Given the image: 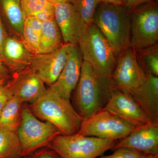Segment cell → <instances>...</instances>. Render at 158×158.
Segmentation results:
<instances>
[{
	"mask_svg": "<svg viewBox=\"0 0 158 158\" xmlns=\"http://www.w3.org/2000/svg\"><path fill=\"white\" fill-rule=\"evenodd\" d=\"M76 88V111L84 119L104 109L116 89L112 77L101 75L84 60Z\"/></svg>",
	"mask_w": 158,
	"mask_h": 158,
	"instance_id": "6da1fadb",
	"label": "cell"
},
{
	"mask_svg": "<svg viewBox=\"0 0 158 158\" xmlns=\"http://www.w3.org/2000/svg\"><path fill=\"white\" fill-rule=\"evenodd\" d=\"M28 105L32 113L42 121L55 126L63 135H72L80 131L84 118L70 100L65 99L48 88L44 94Z\"/></svg>",
	"mask_w": 158,
	"mask_h": 158,
	"instance_id": "7a4b0ae2",
	"label": "cell"
},
{
	"mask_svg": "<svg viewBox=\"0 0 158 158\" xmlns=\"http://www.w3.org/2000/svg\"><path fill=\"white\" fill-rule=\"evenodd\" d=\"M118 57L131 46V11L123 5L101 2L94 19Z\"/></svg>",
	"mask_w": 158,
	"mask_h": 158,
	"instance_id": "3957f363",
	"label": "cell"
},
{
	"mask_svg": "<svg viewBox=\"0 0 158 158\" xmlns=\"http://www.w3.org/2000/svg\"><path fill=\"white\" fill-rule=\"evenodd\" d=\"M78 46L84 61L101 75L112 77L118 57L95 24L88 25Z\"/></svg>",
	"mask_w": 158,
	"mask_h": 158,
	"instance_id": "277c9868",
	"label": "cell"
},
{
	"mask_svg": "<svg viewBox=\"0 0 158 158\" xmlns=\"http://www.w3.org/2000/svg\"><path fill=\"white\" fill-rule=\"evenodd\" d=\"M16 133L21 144L23 157L39 148L48 147L55 137L62 135L50 123L37 118L26 103L23 105L21 122Z\"/></svg>",
	"mask_w": 158,
	"mask_h": 158,
	"instance_id": "5b68a950",
	"label": "cell"
},
{
	"mask_svg": "<svg viewBox=\"0 0 158 158\" xmlns=\"http://www.w3.org/2000/svg\"><path fill=\"white\" fill-rule=\"evenodd\" d=\"M117 142L77 133L59 135L48 147L56 152L61 158H97L113 149Z\"/></svg>",
	"mask_w": 158,
	"mask_h": 158,
	"instance_id": "8992f818",
	"label": "cell"
},
{
	"mask_svg": "<svg viewBox=\"0 0 158 158\" xmlns=\"http://www.w3.org/2000/svg\"><path fill=\"white\" fill-rule=\"evenodd\" d=\"M154 3L131 11V46L136 50L157 44L158 9Z\"/></svg>",
	"mask_w": 158,
	"mask_h": 158,
	"instance_id": "52a82bcc",
	"label": "cell"
},
{
	"mask_svg": "<svg viewBox=\"0 0 158 158\" xmlns=\"http://www.w3.org/2000/svg\"><path fill=\"white\" fill-rule=\"evenodd\" d=\"M138 127L107 110H101L82 121L79 134L109 140H121Z\"/></svg>",
	"mask_w": 158,
	"mask_h": 158,
	"instance_id": "ba28073f",
	"label": "cell"
},
{
	"mask_svg": "<svg viewBox=\"0 0 158 158\" xmlns=\"http://www.w3.org/2000/svg\"><path fill=\"white\" fill-rule=\"evenodd\" d=\"M112 78L116 89L129 93L145 82L147 74L135 48L130 47L118 55Z\"/></svg>",
	"mask_w": 158,
	"mask_h": 158,
	"instance_id": "9c48e42d",
	"label": "cell"
},
{
	"mask_svg": "<svg viewBox=\"0 0 158 158\" xmlns=\"http://www.w3.org/2000/svg\"><path fill=\"white\" fill-rule=\"evenodd\" d=\"M5 86L12 96L31 104L46 92L45 84L31 66L12 73Z\"/></svg>",
	"mask_w": 158,
	"mask_h": 158,
	"instance_id": "30bf717a",
	"label": "cell"
},
{
	"mask_svg": "<svg viewBox=\"0 0 158 158\" xmlns=\"http://www.w3.org/2000/svg\"><path fill=\"white\" fill-rule=\"evenodd\" d=\"M103 110L136 127L152 123L131 94L115 89Z\"/></svg>",
	"mask_w": 158,
	"mask_h": 158,
	"instance_id": "8fae6325",
	"label": "cell"
},
{
	"mask_svg": "<svg viewBox=\"0 0 158 158\" xmlns=\"http://www.w3.org/2000/svg\"><path fill=\"white\" fill-rule=\"evenodd\" d=\"M83 62L78 46L70 44L65 65L56 81L49 86L48 89L70 100L80 79Z\"/></svg>",
	"mask_w": 158,
	"mask_h": 158,
	"instance_id": "7c38bea8",
	"label": "cell"
},
{
	"mask_svg": "<svg viewBox=\"0 0 158 158\" xmlns=\"http://www.w3.org/2000/svg\"><path fill=\"white\" fill-rule=\"evenodd\" d=\"M71 44L64 43L56 50L33 55L31 66L48 86L56 82L64 67Z\"/></svg>",
	"mask_w": 158,
	"mask_h": 158,
	"instance_id": "4fadbf2b",
	"label": "cell"
},
{
	"mask_svg": "<svg viewBox=\"0 0 158 158\" xmlns=\"http://www.w3.org/2000/svg\"><path fill=\"white\" fill-rule=\"evenodd\" d=\"M55 18L65 43L78 45L88 25L70 3L54 5Z\"/></svg>",
	"mask_w": 158,
	"mask_h": 158,
	"instance_id": "5bb4252c",
	"label": "cell"
},
{
	"mask_svg": "<svg viewBox=\"0 0 158 158\" xmlns=\"http://www.w3.org/2000/svg\"><path fill=\"white\" fill-rule=\"evenodd\" d=\"M125 148L143 154L158 155V123H151L134 131L115 144L113 149Z\"/></svg>",
	"mask_w": 158,
	"mask_h": 158,
	"instance_id": "9a60e30c",
	"label": "cell"
},
{
	"mask_svg": "<svg viewBox=\"0 0 158 158\" xmlns=\"http://www.w3.org/2000/svg\"><path fill=\"white\" fill-rule=\"evenodd\" d=\"M2 63L12 73L31 66L33 54L19 37L7 34L3 42Z\"/></svg>",
	"mask_w": 158,
	"mask_h": 158,
	"instance_id": "2e32d148",
	"label": "cell"
},
{
	"mask_svg": "<svg viewBox=\"0 0 158 158\" xmlns=\"http://www.w3.org/2000/svg\"><path fill=\"white\" fill-rule=\"evenodd\" d=\"M146 74L144 84L130 94L151 121L158 123V77Z\"/></svg>",
	"mask_w": 158,
	"mask_h": 158,
	"instance_id": "e0dca14e",
	"label": "cell"
},
{
	"mask_svg": "<svg viewBox=\"0 0 158 158\" xmlns=\"http://www.w3.org/2000/svg\"><path fill=\"white\" fill-rule=\"evenodd\" d=\"M62 40L61 31L55 19L43 22L39 54L48 53L56 50L63 44Z\"/></svg>",
	"mask_w": 158,
	"mask_h": 158,
	"instance_id": "ac0fdd59",
	"label": "cell"
},
{
	"mask_svg": "<svg viewBox=\"0 0 158 158\" xmlns=\"http://www.w3.org/2000/svg\"><path fill=\"white\" fill-rule=\"evenodd\" d=\"M23 104L15 97L8 101L0 115V128L16 132L21 122Z\"/></svg>",
	"mask_w": 158,
	"mask_h": 158,
	"instance_id": "d6986e66",
	"label": "cell"
},
{
	"mask_svg": "<svg viewBox=\"0 0 158 158\" xmlns=\"http://www.w3.org/2000/svg\"><path fill=\"white\" fill-rule=\"evenodd\" d=\"M0 4L9 26L21 39L25 17L20 0H0Z\"/></svg>",
	"mask_w": 158,
	"mask_h": 158,
	"instance_id": "ffe728a7",
	"label": "cell"
},
{
	"mask_svg": "<svg viewBox=\"0 0 158 158\" xmlns=\"http://www.w3.org/2000/svg\"><path fill=\"white\" fill-rule=\"evenodd\" d=\"M22 148L16 132L0 128V158H22Z\"/></svg>",
	"mask_w": 158,
	"mask_h": 158,
	"instance_id": "44dd1931",
	"label": "cell"
},
{
	"mask_svg": "<svg viewBox=\"0 0 158 158\" xmlns=\"http://www.w3.org/2000/svg\"><path fill=\"white\" fill-rule=\"evenodd\" d=\"M136 51L140 54L141 60H139V61L146 73L151 74L153 75L158 77L157 44L147 48Z\"/></svg>",
	"mask_w": 158,
	"mask_h": 158,
	"instance_id": "7402d4cb",
	"label": "cell"
},
{
	"mask_svg": "<svg viewBox=\"0 0 158 158\" xmlns=\"http://www.w3.org/2000/svg\"><path fill=\"white\" fill-rule=\"evenodd\" d=\"M88 25L93 23L94 15L100 0H68Z\"/></svg>",
	"mask_w": 158,
	"mask_h": 158,
	"instance_id": "603a6c76",
	"label": "cell"
},
{
	"mask_svg": "<svg viewBox=\"0 0 158 158\" xmlns=\"http://www.w3.org/2000/svg\"><path fill=\"white\" fill-rule=\"evenodd\" d=\"M40 37V34L32 27L25 18L21 39L27 48L33 55L39 54Z\"/></svg>",
	"mask_w": 158,
	"mask_h": 158,
	"instance_id": "cb8c5ba5",
	"label": "cell"
},
{
	"mask_svg": "<svg viewBox=\"0 0 158 158\" xmlns=\"http://www.w3.org/2000/svg\"><path fill=\"white\" fill-rule=\"evenodd\" d=\"M20 2L25 18L34 16L38 12L53 6L47 0H20Z\"/></svg>",
	"mask_w": 158,
	"mask_h": 158,
	"instance_id": "d4e9b609",
	"label": "cell"
},
{
	"mask_svg": "<svg viewBox=\"0 0 158 158\" xmlns=\"http://www.w3.org/2000/svg\"><path fill=\"white\" fill-rule=\"evenodd\" d=\"M142 154L135 150L120 148L114 150V152L112 154L102 156L98 158H141Z\"/></svg>",
	"mask_w": 158,
	"mask_h": 158,
	"instance_id": "484cf974",
	"label": "cell"
},
{
	"mask_svg": "<svg viewBox=\"0 0 158 158\" xmlns=\"http://www.w3.org/2000/svg\"><path fill=\"white\" fill-rule=\"evenodd\" d=\"M26 157L27 158H61L56 152L48 147L39 148Z\"/></svg>",
	"mask_w": 158,
	"mask_h": 158,
	"instance_id": "4316f807",
	"label": "cell"
},
{
	"mask_svg": "<svg viewBox=\"0 0 158 158\" xmlns=\"http://www.w3.org/2000/svg\"><path fill=\"white\" fill-rule=\"evenodd\" d=\"M155 0H123V5L131 11L145 4L154 2Z\"/></svg>",
	"mask_w": 158,
	"mask_h": 158,
	"instance_id": "83f0119b",
	"label": "cell"
},
{
	"mask_svg": "<svg viewBox=\"0 0 158 158\" xmlns=\"http://www.w3.org/2000/svg\"><path fill=\"white\" fill-rule=\"evenodd\" d=\"M41 21L55 19V9L52 6L34 15Z\"/></svg>",
	"mask_w": 158,
	"mask_h": 158,
	"instance_id": "f1b7e54d",
	"label": "cell"
},
{
	"mask_svg": "<svg viewBox=\"0 0 158 158\" xmlns=\"http://www.w3.org/2000/svg\"><path fill=\"white\" fill-rule=\"evenodd\" d=\"M12 97L10 91L4 85L0 90V115L7 102Z\"/></svg>",
	"mask_w": 158,
	"mask_h": 158,
	"instance_id": "f546056e",
	"label": "cell"
},
{
	"mask_svg": "<svg viewBox=\"0 0 158 158\" xmlns=\"http://www.w3.org/2000/svg\"><path fill=\"white\" fill-rule=\"evenodd\" d=\"M10 77L9 71L0 61V82L6 84Z\"/></svg>",
	"mask_w": 158,
	"mask_h": 158,
	"instance_id": "4dcf8cb0",
	"label": "cell"
},
{
	"mask_svg": "<svg viewBox=\"0 0 158 158\" xmlns=\"http://www.w3.org/2000/svg\"><path fill=\"white\" fill-rule=\"evenodd\" d=\"M7 34L4 29V26H3L2 19L0 17V61L2 62V51L3 42H4V40H5Z\"/></svg>",
	"mask_w": 158,
	"mask_h": 158,
	"instance_id": "1f68e13d",
	"label": "cell"
},
{
	"mask_svg": "<svg viewBox=\"0 0 158 158\" xmlns=\"http://www.w3.org/2000/svg\"><path fill=\"white\" fill-rule=\"evenodd\" d=\"M101 2L113 5H123V0H100Z\"/></svg>",
	"mask_w": 158,
	"mask_h": 158,
	"instance_id": "d6a6232c",
	"label": "cell"
},
{
	"mask_svg": "<svg viewBox=\"0 0 158 158\" xmlns=\"http://www.w3.org/2000/svg\"><path fill=\"white\" fill-rule=\"evenodd\" d=\"M51 4L55 5L60 3L68 2V0H47Z\"/></svg>",
	"mask_w": 158,
	"mask_h": 158,
	"instance_id": "836d02e7",
	"label": "cell"
},
{
	"mask_svg": "<svg viewBox=\"0 0 158 158\" xmlns=\"http://www.w3.org/2000/svg\"><path fill=\"white\" fill-rule=\"evenodd\" d=\"M141 158H158V155L142 154Z\"/></svg>",
	"mask_w": 158,
	"mask_h": 158,
	"instance_id": "e575fe53",
	"label": "cell"
},
{
	"mask_svg": "<svg viewBox=\"0 0 158 158\" xmlns=\"http://www.w3.org/2000/svg\"><path fill=\"white\" fill-rule=\"evenodd\" d=\"M5 85V84H4V83L0 82V90H1V88H2L3 86Z\"/></svg>",
	"mask_w": 158,
	"mask_h": 158,
	"instance_id": "d590c367",
	"label": "cell"
},
{
	"mask_svg": "<svg viewBox=\"0 0 158 158\" xmlns=\"http://www.w3.org/2000/svg\"><path fill=\"white\" fill-rule=\"evenodd\" d=\"M22 158H27V157H23Z\"/></svg>",
	"mask_w": 158,
	"mask_h": 158,
	"instance_id": "8d00e7d4",
	"label": "cell"
}]
</instances>
